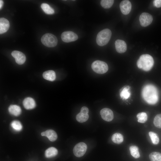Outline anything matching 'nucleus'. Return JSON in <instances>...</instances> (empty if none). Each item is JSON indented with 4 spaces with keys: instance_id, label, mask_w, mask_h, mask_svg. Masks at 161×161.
<instances>
[{
    "instance_id": "nucleus-32",
    "label": "nucleus",
    "mask_w": 161,
    "mask_h": 161,
    "mask_svg": "<svg viewBox=\"0 0 161 161\" xmlns=\"http://www.w3.org/2000/svg\"><path fill=\"white\" fill-rule=\"evenodd\" d=\"M3 4V1L2 0H0V8L1 9Z\"/></svg>"
},
{
    "instance_id": "nucleus-13",
    "label": "nucleus",
    "mask_w": 161,
    "mask_h": 161,
    "mask_svg": "<svg viewBox=\"0 0 161 161\" xmlns=\"http://www.w3.org/2000/svg\"><path fill=\"white\" fill-rule=\"evenodd\" d=\"M23 104L24 107L27 109H31L34 108L36 106L34 100L32 97H27L23 101Z\"/></svg>"
},
{
    "instance_id": "nucleus-24",
    "label": "nucleus",
    "mask_w": 161,
    "mask_h": 161,
    "mask_svg": "<svg viewBox=\"0 0 161 161\" xmlns=\"http://www.w3.org/2000/svg\"><path fill=\"white\" fill-rule=\"evenodd\" d=\"M11 126L15 131H21L22 129V126L20 121L15 120L13 121L11 123Z\"/></svg>"
},
{
    "instance_id": "nucleus-16",
    "label": "nucleus",
    "mask_w": 161,
    "mask_h": 161,
    "mask_svg": "<svg viewBox=\"0 0 161 161\" xmlns=\"http://www.w3.org/2000/svg\"><path fill=\"white\" fill-rule=\"evenodd\" d=\"M8 110L10 114L15 116L19 115L21 112V108L16 105H10L9 107Z\"/></svg>"
},
{
    "instance_id": "nucleus-26",
    "label": "nucleus",
    "mask_w": 161,
    "mask_h": 161,
    "mask_svg": "<svg viewBox=\"0 0 161 161\" xmlns=\"http://www.w3.org/2000/svg\"><path fill=\"white\" fill-rule=\"evenodd\" d=\"M137 121L138 122L144 123L147 120L148 116L145 112H141L138 113L137 115Z\"/></svg>"
},
{
    "instance_id": "nucleus-7",
    "label": "nucleus",
    "mask_w": 161,
    "mask_h": 161,
    "mask_svg": "<svg viewBox=\"0 0 161 161\" xmlns=\"http://www.w3.org/2000/svg\"><path fill=\"white\" fill-rule=\"evenodd\" d=\"M61 37L62 41L66 43L75 41L78 38L77 34L71 31L63 32L61 34Z\"/></svg>"
},
{
    "instance_id": "nucleus-27",
    "label": "nucleus",
    "mask_w": 161,
    "mask_h": 161,
    "mask_svg": "<svg viewBox=\"0 0 161 161\" xmlns=\"http://www.w3.org/2000/svg\"><path fill=\"white\" fill-rule=\"evenodd\" d=\"M149 135L153 144L157 145L159 143V138L157 133L153 131H150Z\"/></svg>"
},
{
    "instance_id": "nucleus-19",
    "label": "nucleus",
    "mask_w": 161,
    "mask_h": 161,
    "mask_svg": "<svg viewBox=\"0 0 161 161\" xmlns=\"http://www.w3.org/2000/svg\"><path fill=\"white\" fill-rule=\"evenodd\" d=\"M112 140L114 143L116 144H120L123 141V137L122 134L120 133H115L112 135Z\"/></svg>"
},
{
    "instance_id": "nucleus-30",
    "label": "nucleus",
    "mask_w": 161,
    "mask_h": 161,
    "mask_svg": "<svg viewBox=\"0 0 161 161\" xmlns=\"http://www.w3.org/2000/svg\"><path fill=\"white\" fill-rule=\"evenodd\" d=\"M153 4L155 7L159 8L161 7V0H155L153 1Z\"/></svg>"
},
{
    "instance_id": "nucleus-23",
    "label": "nucleus",
    "mask_w": 161,
    "mask_h": 161,
    "mask_svg": "<svg viewBox=\"0 0 161 161\" xmlns=\"http://www.w3.org/2000/svg\"><path fill=\"white\" fill-rule=\"evenodd\" d=\"M138 147L135 145H131L129 147L131 155L135 158H138L140 156Z\"/></svg>"
},
{
    "instance_id": "nucleus-2",
    "label": "nucleus",
    "mask_w": 161,
    "mask_h": 161,
    "mask_svg": "<svg viewBox=\"0 0 161 161\" xmlns=\"http://www.w3.org/2000/svg\"><path fill=\"white\" fill-rule=\"evenodd\" d=\"M154 60L152 57L147 54H143L138 60L137 65L138 67L145 71L150 70L154 64Z\"/></svg>"
},
{
    "instance_id": "nucleus-14",
    "label": "nucleus",
    "mask_w": 161,
    "mask_h": 161,
    "mask_svg": "<svg viewBox=\"0 0 161 161\" xmlns=\"http://www.w3.org/2000/svg\"><path fill=\"white\" fill-rule=\"evenodd\" d=\"M41 135L47 137L50 141L52 142L55 141L57 138V135L56 132L51 129L42 132Z\"/></svg>"
},
{
    "instance_id": "nucleus-29",
    "label": "nucleus",
    "mask_w": 161,
    "mask_h": 161,
    "mask_svg": "<svg viewBox=\"0 0 161 161\" xmlns=\"http://www.w3.org/2000/svg\"><path fill=\"white\" fill-rule=\"evenodd\" d=\"M153 123L156 127L161 128V114H157L155 116Z\"/></svg>"
},
{
    "instance_id": "nucleus-21",
    "label": "nucleus",
    "mask_w": 161,
    "mask_h": 161,
    "mask_svg": "<svg viewBox=\"0 0 161 161\" xmlns=\"http://www.w3.org/2000/svg\"><path fill=\"white\" fill-rule=\"evenodd\" d=\"M41 7L44 12L47 14L51 15L54 13V10L47 3L42 4L41 5Z\"/></svg>"
},
{
    "instance_id": "nucleus-9",
    "label": "nucleus",
    "mask_w": 161,
    "mask_h": 161,
    "mask_svg": "<svg viewBox=\"0 0 161 161\" xmlns=\"http://www.w3.org/2000/svg\"><path fill=\"white\" fill-rule=\"evenodd\" d=\"M100 114L102 118L106 121H111L114 118L113 112L110 109L108 108H104L102 109L100 111Z\"/></svg>"
},
{
    "instance_id": "nucleus-4",
    "label": "nucleus",
    "mask_w": 161,
    "mask_h": 161,
    "mask_svg": "<svg viewBox=\"0 0 161 161\" xmlns=\"http://www.w3.org/2000/svg\"><path fill=\"white\" fill-rule=\"evenodd\" d=\"M41 40L43 45L49 47H55L58 43L57 37L54 35L50 33H47L43 35Z\"/></svg>"
},
{
    "instance_id": "nucleus-28",
    "label": "nucleus",
    "mask_w": 161,
    "mask_h": 161,
    "mask_svg": "<svg viewBox=\"0 0 161 161\" xmlns=\"http://www.w3.org/2000/svg\"><path fill=\"white\" fill-rule=\"evenodd\" d=\"M114 2L113 0H102L100 1V4L103 8L108 9L112 7Z\"/></svg>"
},
{
    "instance_id": "nucleus-6",
    "label": "nucleus",
    "mask_w": 161,
    "mask_h": 161,
    "mask_svg": "<svg viewBox=\"0 0 161 161\" xmlns=\"http://www.w3.org/2000/svg\"><path fill=\"white\" fill-rule=\"evenodd\" d=\"M87 149V145L85 143H79L74 146L73 149V153L75 156L80 157L85 154Z\"/></svg>"
},
{
    "instance_id": "nucleus-8",
    "label": "nucleus",
    "mask_w": 161,
    "mask_h": 161,
    "mask_svg": "<svg viewBox=\"0 0 161 161\" xmlns=\"http://www.w3.org/2000/svg\"><path fill=\"white\" fill-rule=\"evenodd\" d=\"M153 21V17L150 14L147 13H142L140 16L139 21L141 25L146 27L150 25Z\"/></svg>"
},
{
    "instance_id": "nucleus-3",
    "label": "nucleus",
    "mask_w": 161,
    "mask_h": 161,
    "mask_svg": "<svg viewBox=\"0 0 161 161\" xmlns=\"http://www.w3.org/2000/svg\"><path fill=\"white\" fill-rule=\"evenodd\" d=\"M112 36L111 31L108 29H103L97 34L96 42L99 46H103L106 45L109 42Z\"/></svg>"
},
{
    "instance_id": "nucleus-11",
    "label": "nucleus",
    "mask_w": 161,
    "mask_h": 161,
    "mask_svg": "<svg viewBox=\"0 0 161 161\" xmlns=\"http://www.w3.org/2000/svg\"><path fill=\"white\" fill-rule=\"evenodd\" d=\"M120 7L122 13L126 15L130 12L131 8V4L129 0H123L120 3Z\"/></svg>"
},
{
    "instance_id": "nucleus-10",
    "label": "nucleus",
    "mask_w": 161,
    "mask_h": 161,
    "mask_svg": "<svg viewBox=\"0 0 161 161\" xmlns=\"http://www.w3.org/2000/svg\"><path fill=\"white\" fill-rule=\"evenodd\" d=\"M11 55L15 58L16 62L18 64H22L26 61V57L25 55L21 52L13 51L12 52Z\"/></svg>"
},
{
    "instance_id": "nucleus-17",
    "label": "nucleus",
    "mask_w": 161,
    "mask_h": 161,
    "mask_svg": "<svg viewBox=\"0 0 161 161\" xmlns=\"http://www.w3.org/2000/svg\"><path fill=\"white\" fill-rule=\"evenodd\" d=\"M43 77L44 79L47 80L53 81L55 79L56 74L54 71L48 70L43 73Z\"/></svg>"
},
{
    "instance_id": "nucleus-31",
    "label": "nucleus",
    "mask_w": 161,
    "mask_h": 161,
    "mask_svg": "<svg viewBox=\"0 0 161 161\" xmlns=\"http://www.w3.org/2000/svg\"><path fill=\"white\" fill-rule=\"evenodd\" d=\"M80 112L85 114H88L89 109L86 106H83L81 108Z\"/></svg>"
},
{
    "instance_id": "nucleus-20",
    "label": "nucleus",
    "mask_w": 161,
    "mask_h": 161,
    "mask_svg": "<svg viewBox=\"0 0 161 161\" xmlns=\"http://www.w3.org/2000/svg\"><path fill=\"white\" fill-rule=\"evenodd\" d=\"M130 87L127 86L123 88L120 93V97L123 99L126 100L130 96Z\"/></svg>"
},
{
    "instance_id": "nucleus-12",
    "label": "nucleus",
    "mask_w": 161,
    "mask_h": 161,
    "mask_svg": "<svg viewBox=\"0 0 161 161\" xmlns=\"http://www.w3.org/2000/svg\"><path fill=\"white\" fill-rule=\"evenodd\" d=\"M115 45L116 51L119 53H123L127 50L126 44L125 42L123 40H116L115 42Z\"/></svg>"
},
{
    "instance_id": "nucleus-15",
    "label": "nucleus",
    "mask_w": 161,
    "mask_h": 161,
    "mask_svg": "<svg viewBox=\"0 0 161 161\" xmlns=\"http://www.w3.org/2000/svg\"><path fill=\"white\" fill-rule=\"evenodd\" d=\"M10 27V23L6 19L1 18H0V33L3 34L6 32Z\"/></svg>"
},
{
    "instance_id": "nucleus-1",
    "label": "nucleus",
    "mask_w": 161,
    "mask_h": 161,
    "mask_svg": "<svg viewBox=\"0 0 161 161\" xmlns=\"http://www.w3.org/2000/svg\"><path fill=\"white\" fill-rule=\"evenodd\" d=\"M142 95L143 100L149 104H155L159 100L157 89L154 85L151 84H147L143 87Z\"/></svg>"
},
{
    "instance_id": "nucleus-22",
    "label": "nucleus",
    "mask_w": 161,
    "mask_h": 161,
    "mask_svg": "<svg viewBox=\"0 0 161 161\" xmlns=\"http://www.w3.org/2000/svg\"><path fill=\"white\" fill-rule=\"evenodd\" d=\"M89 115L88 114H85L80 112L76 116L77 121L80 123L86 122L88 119Z\"/></svg>"
},
{
    "instance_id": "nucleus-25",
    "label": "nucleus",
    "mask_w": 161,
    "mask_h": 161,
    "mask_svg": "<svg viewBox=\"0 0 161 161\" xmlns=\"http://www.w3.org/2000/svg\"><path fill=\"white\" fill-rule=\"evenodd\" d=\"M151 161H161V153L157 152L151 153L149 156Z\"/></svg>"
},
{
    "instance_id": "nucleus-18",
    "label": "nucleus",
    "mask_w": 161,
    "mask_h": 161,
    "mask_svg": "<svg viewBox=\"0 0 161 161\" xmlns=\"http://www.w3.org/2000/svg\"><path fill=\"white\" fill-rule=\"evenodd\" d=\"M58 153L57 149L54 147L47 149L45 152V156L47 158H51L55 156Z\"/></svg>"
},
{
    "instance_id": "nucleus-5",
    "label": "nucleus",
    "mask_w": 161,
    "mask_h": 161,
    "mask_svg": "<svg viewBox=\"0 0 161 161\" xmlns=\"http://www.w3.org/2000/svg\"><path fill=\"white\" fill-rule=\"evenodd\" d=\"M92 68L97 73L103 74L106 72L108 70V66L105 62L97 60L93 62L92 64Z\"/></svg>"
}]
</instances>
